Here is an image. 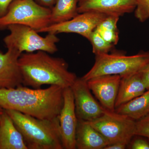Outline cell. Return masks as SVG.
Returning <instances> with one entry per match:
<instances>
[{
    "label": "cell",
    "mask_w": 149,
    "mask_h": 149,
    "mask_svg": "<svg viewBox=\"0 0 149 149\" xmlns=\"http://www.w3.org/2000/svg\"><path fill=\"white\" fill-rule=\"evenodd\" d=\"M64 88L50 85L45 89L29 88L22 85L0 89V107L41 119L58 116L63 103Z\"/></svg>",
    "instance_id": "1"
},
{
    "label": "cell",
    "mask_w": 149,
    "mask_h": 149,
    "mask_svg": "<svg viewBox=\"0 0 149 149\" xmlns=\"http://www.w3.org/2000/svg\"><path fill=\"white\" fill-rule=\"evenodd\" d=\"M18 64L22 85L35 89L44 85L70 88L77 77L64 59L43 51L22 54Z\"/></svg>",
    "instance_id": "2"
},
{
    "label": "cell",
    "mask_w": 149,
    "mask_h": 149,
    "mask_svg": "<svg viewBox=\"0 0 149 149\" xmlns=\"http://www.w3.org/2000/svg\"><path fill=\"white\" fill-rule=\"evenodd\" d=\"M23 137L28 149H63L58 117L41 119L12 110H4Z\"/></svg>",
    "instance_id": "3"
},
{
    "label": "cell",
    "mask_w": 149,
    "mask_h": 149,
    "mask_svg": "<svg viewBox=\"0 0 149 149\" xmlns=\"http://www.w3.org/2000/svg\"><path fill=\"white\" fill-rule=\"evenodd\" d=\"M149 61V52L127 56L120 53L95 54L94 65L82 77L88 81L103 75L116 74L123 77L140 72Z\"/></svg>",
    "instance_id": "4"
},
{
    "label": "cell",
    "mask_w": 149,
    "mask_h": 149,
    "mask_svg": "<svg viewBox=\"0 0 149 149\" xmlns=\"http://www.w3.org/2000/svg\"><path fill=\"white\" fill-rule=\"evenodd\" d=\"M7 27L9 34L3 42L7 49H14L21 54L43 51L53 54L57 52L56 44L59 39L55 34L48 33L42 37L35 29L22 24H11Z\"/></svg>",
    "instance_id": "5"
},
{
    "label": "cell",
    "mask_w": 149,
    "mask_h": 149,
    "mask_svg": "<svg viewBox=\"0 0 149 149\" xmlns=\"http://www.w3.org/2000/svg\"><path fill=\"white\" fill-rule=\"evenodd\" d=\"M51 8L34 0H14L4 15L0 17V28L13 24L31 27L37 32L51 24Z\"/></svg>",
    "instance_id": "6"
},
{
    "label": "cell",
    "mask_w": 149,
    "mask_h": 149,
    "mask_svg": "<svg viewBox=\"0 0 149 149\" xmlns=\"http://www.w3.org/2000/svg\"><path fill=\"white\" fill-rule=\"evenodd\" d=\"M89 122L109 144L123 143L128 145L135 136L136 120L115 111L105 109L102 116Z\"/></svg>",
    "instance_id": "7"
},
{
    "label": "cell",
    "mask_w": 149,
    "mask_h": 149,
    "mask_svg": "<svg viewBox=\"0 0 149 149\" xmlns=\"http://www.w3.org/2000/svg\"><path fill=\"white\" fill-rule=\"evenodd\" d=\"M109 15L95 12L79 13L74 17L61 23L51 24L38 31L57 34L73 33L89 39L91 33L103 20Z\"/></svg>",
    "instance_id": "8"
},
{
    "label": "cell",
    "mask_w": 149,
    "mask_h": 149,
    "mask_svg": "<svg viewBox=\"0 0 149 149\" xmlns=\"http://www.w3.org/2000/svg\"><path fill=\"white\" fill-rule=\"evenodd\" d=\"M70 88L78 119L92 121L103 114L105 108L93 97L87 81L77 77Z\"/></svg>",
    "instance_id": "9"
},
{
    "label": "cell",
    "mask_w": 149,
    "mask_h": 149,
    "mask_svg": "<svg viewBox=\"0 0 149 149\" xmlns=\"http://www.w3.org/2000/svg\"><path fill=\"white\" fill-rule=\"evenodd\" d=\"M58 117L63 149H76L75 135L78 118L70 87L64 89L63 105Z\"/></svg>",
    "instance_id": "10"
},
{
    "label": "cell",
    "mask_w": 149,
    "mask_h": 149,
    "mask_svg": "<svg viewBox=\"0 0 149 149\" xmlns=\"http://www.w3.org/2000/svg\"><path fill=\"white\" fill-rule=\"evenodd\" d=\"M121 77L119 75H103L88 80L91 91L104 108L115 111L116 100Z\"/></svg>",
    "instance_id": "11"
},
{
    "label": "cell",
    "mask_w": 149,
    "mask_h": 149,
    "mask_svg": "<svg viewBox=\"0 0 149 149\" xmlns=\"http://www.w3.org/2000/svg\"><path fill=\"white\" fill-rule=\"evenodd\" d=\"M137 0H79L78 13L95 12L119 17L135 10Z\"/></svg>",
    "instance_id": "12"
},
{
    "label": "cell",
    "mask_w": 149,
    "mask_h": 149,
    "mask_svg": "<svg viewBox=\"0 0 149 149\" xmlns=\"http://www.w3.org/2000/svg\"><path fill=\"white\" fill-rule=\"evenodd\" d=\"M21 54L14 49H8L5 53L0 50V89L22 85L18 64Z\"/></svg>",
    "instance_id": "13"
},
{
    "label": "cell",
    "mask_w": 149,
    "mask_h": 149,
    "mask_svg": "<svg viewBox=\"0 0 149 149\" xmlns=\"http://www.w3.org/2000/svg\"><path fill=\"white\" fill-rule=\"evenodd\" d=\"M109 145V141L89 121L78 119L75 135L76 149H104Z\"/></svg>",
    "instance_id": "14"
},
{
    "label": "cell",
    "mask_w": 149,
    "mask_h": 149,
    "mask_svg": "<svg viewBox=\"0 0 149 149\" xmlns=\"http://www.w3.org/2000/svg\"><path fill=\"white\" fill-rule=\"evenodd\" d=\"M0 149H28L21 133L4 110L0 115Z\"/></svg>",
    "instance_id": "15"
},
{
    "label": "cell",
    "mask_w": 149,
    "mask_h": 149,
    "mask_svg": "<svg viewBox=\"0 0 149 149\" xmlns=\"http://www.w3.org/2000/svg\"><path fill=\"white\" fill-rule=\"evenodd\" d=\"M121 77L115 105V109L147 91L140 72Z\"/></svg>",
    "instance_id": "16"
},
{
    "label": "cell",
    "mask_w": 149,
    "mask_h": 149,
    "mask_svg": "<svg viewBox=\"0 0 149 149\" xmlns=\"http://www.w3.org/2000/svg\"><path fill=\"white\" fill-rule=\"evenodd\" d=\"M115 111L137 120L149 113V90L130 101L118 107Z\"/></svg>",
    "instance_id": "17"
},
{
    "label": "cell",
    "mask_w": 149,
    "mask_h": 149,
    "mask_svg": "<svg viewBox=\"0 0 149 149\" xmlns=\"http://www.w3.org/2000/svg\"><path fill=\"white\" fill-rule=\"evenodd\" d=\"M79 0H56L51 8V24L68 21L78 14Z\"/></svg>",
    "instance_id": "18"
},
{
    "label": "cell",
    "mask_w": 149,
    "mask_h": 149,
    "mask_svg": "<svg viewBox=\"0 0 149 149\" xmlns=\"http://www.w3.org/2000/svg\"><path fill=\"white\" fill-rule=\"evenodd\" d=\"M88 40L92 44L93 52L95 55L109 53L114 46L104 40L96 29L91 33Z\"/></svg>",
    "instance_id": "19"
},
{
    "label": "cell",
    "mask_w": 149,
    "mask_h": 149,
    "mask_svg": "<svg viewBox=\"0 0 149 149\" xmlns=\"http://www.w3.org/2000/svg\"><path fill=\"white\" fill-rule=\"evenodd\" d=\"M135 15L142 22L149 18V0H137Z\"/></svg>",
    "instance_id": "20"
},
{
    "label": "cell",
    "mask_w": 149,
    "mask_h": 149,
    "mask_svg": "<svg viewBox=\"0 0 149 149\" xmlns=\"http://www.w3.org/2000/svg\"><path fill=\"white\" fill-rule=\"evenodd\" d=\"M135 135L149 139V113L141 119L136 120Z\"/></svg>",
    "instance_id": "21"
},
{
    "label": "cell",
    "mask_w": 149,
    "mask_h": 149,
    "mask_svg": "<svg viewBox=\"0 0 149 149\" xmlns=\"http://www.w3.org/2000/svg\"><path fill=\"white\" fill-rule=\"evenodd\" d=\"M96 29L101 36L107 42L113 45L117 44L119 40V33L118 31Z\"/></svg>",
    "instance_id": "22"
},
{
    "label": "cell",
    "mask_w": 149,
    "mask_h": 149,
    "mask_svg": "<svg viewBox=\"0 0 149 149\" xmlns=\"http://www.w3.org/2000/svg\"><path fill=\"white\" fill-rule=\"evenodd\" d=\"M140 72L147 90H149V61Z\"/></svg>",
    "instance_id": "23"
},
{
    "label": "cell",
    "mask_w": 149,
    "mask_h": 149,
    "mask_svg": "<svg viewBox=\"0 0 149 149\" xmlns=\"http://www.w3.org/2000/svg\"><path fill=\"white\" fill-rule=\"evenodd\" d=\"M132 149H149V143L147 141L141 139L135 140L131 146Z\"/></svg>",
    "instance_id": "24"
},
{
    "label": "cell",
    "mask_w": 149,
    "mask_h": 149,
    "mask_svg": "<svg viewBox=\"0 0 149 149\" xmlns=\"http://www.w3.org/2000/svg\"><path fill=\"white\" fill-rule=\"evenodd\" d=\"M14 0H0V17L5 14L10 4Z\"/></svg>",
    "instance_id": "25"
},
{
    "label": "cell",
    "mask_w": 149,
    "mask_h": 149,
    "mask_svg": "<svg viewBox=\"0 0 149 149\" xmlns=\"http://www.w3.org/2000/svg\"><path fill=\"white\" fill-rule=\"evenodd\" d=\"M34 1L40 5L52 8L53 7L56 0H34Z\"/></svg>",
    "instance_id": "26"
},
{
    "label": "cell",
    "mask_w": 149,
    "mask_h": 149,
    "mask_svg": "<svg viewBox=\"0 0 149 149\" xmlns=\"http://www.w3.org/2000/svg\"><path fill=\"white\" fill-rule=\"evenodd\" d=\"M127 146V144L124 143H116L108 145L104 149H124Z\"/></svg>",
    "instance_id": "27"
},
{
    "label": "cell",
    "mask_w": 149,
    "mask_h": 149,
    "mask_svg": "<svg viewBox=\"0 0 149 149\" xmlns=\"http://www.w3.org/2000/svg\"><path fill=\"white\" fill-rule=\"evenodd\" d=\"M3 111L4 109L0 107V115L3 112Z\"/></svg>",
    "instance_id": "28"
}]
</instances>
